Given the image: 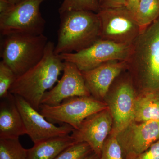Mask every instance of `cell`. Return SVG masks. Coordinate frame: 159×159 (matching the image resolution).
Listing matches in <instances>:
<instances>
[{
	"mask_svg": "<svg viewBox=\"0 0 159 159\" xmlns=\"http://www.w3.org/2000/svg\"><path fill=\"white\" fill-rule=\"evenodd\" d=\"M126 62L140 91H159V17L134 41Z\"/></svg>",
	"mask_w": 159,
	"mask_h": 159,
	"instance_id": "1",
	"label": "cell"
},
{
	"mask_svg": "<svg viewBox=\"0 0 159 159\" xmlns=\"http://www.w3.org/2000/svg\"><path fill=\"white\" fill-rule=\"evenodd\" d=\"M54 43L49 41L43 57L36 65L16 77L9 93L22 97L39 111L43 97L58 81L64 61L54 53Z\"/></svg>",
	"mask_w": 159,
	"mask_h": 159,
	"instance_id": "2",
	"label": "cell"
},
{
	"mask_svg": "<svg viewBox=\"0 0 159 159\" xmlns=\"http://www.w3.org/2000/svg\"><path fill=\"white\" fill-rule=\"evenodd\" d=\"M60 15L57 43L54 48L56 55L79 52L101 39L98 13L80 10L66 11Z\"/></svg>",
	"mask_w": 159,
	"mask_h": 159,
	"instance_id": "3",
	"label": "cell"
},
{
	"mask_svg": "<svg viewBox=\"0 0 159 159\" xmlns=\"http://www.w3.org/2000/svg\"><path fill=\"white\" fill-rule=\"evenodd\" d=\"M1 44L2 60L20 76L40 61L49 41L39 35L12 34L3 36Z\"/></svg>",
	"mask_w": 159,
	"mask_h": 159,
	"instance_id": "4",
	"label": "cell"
},
{
	"mask_svg": "<svg viewBox=\"0 0 159 159\" xmlns=\"http://www.w3.org/2000/svg\"><path fill=\"white\" fill-rule=\"evenodd\" d=\"M108 107L106 102L92 96H81L68 98L56 106L41 104L39 112L54 124H67L77 129L87 117Z\"/></svg>",
	"mask_w": 159,
	"mask_h": 159,
	"instance_id": "5",
	"label": "cell"
},
{
	"mask_svg": "<svg viewBox=\"0 0 159 159\" xmlns=\"http://www.w3.org/2000/svg\"><path fill=\"white\" fill-rule=\"evenodd\" d=\"M45 1L25 0L5 14L0 15L1 35L43 34L46 21L40 11V6Z\"/></svg>",
	"mask_w": 159,
	"mask_h": 159,
	"instance_id": "6",
	"label": "cell"
},
{
	"mask_svg": "<svg viewBox=\"0 0 159 159\" xmlns=\"http://www.w3.org/2000/svg\"><path fill=\"white\" fill-rule=\"evenodd\" d=\"M98 14L101 39L131 45L142 31L135 14L125 6L101 9Z\"/></svg>",
	"mask_w": 159,
	"mask_h": 159,
	"instance_id": "7",
	"label": "cell"
},
{
	"mask_svg": "<svg viewBox=\"0 0 159 159\" xmlns=\"http://www.w3.org/2000/svg\"><path fill=\"white\" fill-rule=\"evenodd\" d=\"M131 45L120 44L99 39L84 50L60 54L63 61L73 63L81 71L92 70L102 64L113 61H125L128 58Z\"/></svg>",
	"mask_w": 159,
	"mask_h": 159,
	"instance_id": "8",
	"label": "cell"
},
{
	"mask_svg": "<svg viewBox=\"0 0 159 159\" xmlns=\"http://www.w3.org/2000/svg\"><path fill=\"white\" fill-rule=\"evenodd\" d=\"M137 95L132 79L121 80L114 87L108 102H106L113 119L111 133L116 136L135 122Z\"/></svg>",
	"mask_w": 159,
	"mask_h": 159,
	"instance_id": "9",
	"label": "cell"
},
{
	"mask_svg": "<svg viewBox=\"0 0 159 159\" xmlns=\"http://www.w3.org/2000/svg\"><path fill=\"white\" fill-rule=\"evenodd\" d=\"M14 96L25 124L26 134L34 144L52 138L68 135L74 130V129L67 124L56 126L23 98Z\"/></svg>",
	"mask_w": 159,
	"mask_h": 159,
	"instance_id": "10",
	"label": "cell"
},
{
	"mask_svg": "<svg viewBox=\"0 0 159 159\" xmlns=\"http://www.w3.org/2000/svg\"><path fill=\"white\" fill-rule=\"evenodd\" d=\"M124 159L138 155L159 140V122H134L117 134Z\"/></svg>",
	"mask_w": 159,
	"mask_h": 159,
	"instance_id": "11",
	"label": "cell"
},
{
	"mask_svg": "<svg viewBox=\"0 0 159 159\" xmlns=\"http://www.w3.org/2000/svg\"><path fill=\"white\" fill-rule=\"evenodd\" d=\"M113 119L108 107L91 115L84 120L71 136L75 142H85L100 156L103 143L111 131Z\"/></svg>",
	"mask_w": 159,
	"mask_h": 159,
	"instance_id": "12",
	"label": "cell"
},
{
	"mask_svg": "<svg viewBox=\"0 0 159 159\" xmlns=\"http://www.w3.org/2000/svg\"><path fill=\"white\" fill-rule=\"evenodd\" d=\"M62 77L44 95L41 104L56 106L70 97L91 96L82 72L73 63L64 61Z\"/></svg>",
	"mask_w": 159,
	"mask_h": 159,
	"instance_id": "13",
	"label": "cell"
},
{
	"mask_svg": "<svg viewBox=\"0 0 159 159\" xmlns=\"http://www.w3.org/2000/svg\"><path fill=\"white\" fill-rule=\"evenodd\" d=\"M127 67L125 61H113L92 70L81 71L91 96L103 101L115 80L127 70Z\"/></svg>",
	"mask_w": 159,
	"mask_h": 159,
	"instance_id": "14",
	"label": "cell"
},
{
	"mask_svg": "<svg viewBox=\"0 0 159 159\" xmlns=\"http://www.w3.org/2000/svg\"><path fill=\"white\" fill-rule=\"evenodd\" d=\"M0 103V139H19L26 134L22 117L10 93L1 98Z\"/></svg>",
	"mask_w": 159,
	"mask_h": 159,
	"instance_id": "15",
	"label": "cell"
},
{
	"mask_svg": "<svg viewBox=\"0 0 159 159\" xmlns=\"http://www.w3.org/2000/svg\"><path fill=\"white\" fill-rule=\"evenodd\" d=\"M76 143L70 135L48 139L27 149V159H54L66 148Z\"/></svg>",
	"mask_w": 159,
	"mask_h": 159,
	"instance_id": "16",
	"label": "cell"
},
{
	"mask_svg": "<svg viewBox=\"0 0 159 159\" xmlns=\"http://www.w3.org/2000/svg\"><path fill=\"white\" fill-rule=\"evenodd\" d=\"M159 122V91L145 90L137 95L135 122Z\"/></svg>",
	"mask_w": 159,
	"mask_h": 159,
	"instance_id": "17",
	"label": "cell"
},
{
	"mask_svg": "<svg viewBox=\"0 0 159 159\" xmlns=\"http://www.w3.org/2000/svg\"><path fill=\"white\" fill-rule=\"evenodd\" d=\"M135 15L144 30L159 17V0H141Z\"/></svg>",
	"mask_w": 159,
	"mask_h": 159,
	"instance_id": "18",
	"label": "cell"
},
{
	"mask_svg": "<svg viewBox=\"0 0 159 159\" xmlns=\"http://www.w3.org/2000/svg\"><path fill=\"white\" fill-rule=\"evenodd\" d=\"M0 159H27V149L19 139H0Z\"/></svg>",
	"mask_w": 159,
	"mask_h": 159,
	"instance_id": "19",
	"label": "cell"
},
{
	"mask_svg": "<svg viewBox=\"0 0 159 159\" xmlns=\"http://www.w3.org/2000/svg\"><path fill=\"white\" fill-rule=\"evenodd\" d=\"M100 10L99 0H63L59 14L72 11H88L98 13Z\"/></svg>",
	"mask_w": 159,
	"mask_h": 159,
	"instance_id": "20",
	"label": "cell"
},
{
	"mask_svg": "<svg viewBox=\"0 0 159 159\" xmlns=\"http://www.w3.org/2000/svg\"><path fill=\"white\" fill-rule=\"evenodd\" d=\"M99 159H124L116 136L110 134L103 143Z\"/></svg>",
	"mask_w": 159,
	"mask_h": 159,
	"instance_id": "21",
	"label": "cell"
},
{
	"mask_svg": "<svg viewBox=\"0 0 159 159\" xmlns=\"http://www.w3.org/2000/svg\"><path fill=\"white\" fill-rule=\"evenodd\" d=\"M93 152L85 142H78L69 146L54 159H84Z\"/></svg>",
	"mask_w": 159,
	"mask_h": 159,
	"instance_id": "22",
	"label": "cell"
},
{
	"mask_svg": "<svg viewBox=\"0 0 159 159\" xmlns=\"http://www.w3.org/2000/svg\"><path fill=\"white\" fill-rule=\"evenodd\" d=\"M17 76L10 67L2 61L0 62V97H6L9 93L11 85Z\"/></svg>",
	"mask_w": 159,
	"mask_h": 159,
	"instance_id": "23",
	"label": "cell"
},
{
	"mask_svg": "<svg viewBox=\"0 0 159 159\" xmlns=\"http://www.w3.org/2000/svg\"><path fill=\"white\" fill-rule=\"evenodd\" d=\"M127 159H159V140L144 152Z\"/></svg>",
	"mask_w": 159,
	"mask_h": 159,
	"instance_id": "24",
	"label": "cell"
},
{
	"mask_svg": "<svg viewBox=\"0 0 159 159\" xmlns=\"http://www.w3.org/2000/svg\"><path fill=\"white\" fill-rule=\"evenodd\" d=\"M126 0H102L100 3V9L120 8L124 7Z\"/></svg>",
	"mask_w": 159,
	"mask_h": 159,
	"instance_id": "25",
	"label": "cell"
},
{
	"mask_svg": "<svg viewBox=\"0 0 159 159\" xmlns=\"http://www.w3.org/2000/svg\"><path fill=\"white\" fill-rule=\"evenodd\" d=\"M14 6L9 2V0H0V15L5 14L8 12Z\"/></svg>",
	"mask_w": 159,
	"mask_h": 159,
	"instance_id": "26",
	"label": "cell"
},
{
	"mask_svg": "<svg viewBox=\"0 0 159 159\" xmlns=\"http://www.w3.org/2000/svg\"><path fill=\"white\" fill-rule=\"evenodd\" d=\"M141 0H126L125 7L128 10L135 14Z\"/></svg>",
	"mask_w": 159,
	"mask_h": 159,
	"instance_id": "27",
	"label": "cell"
},
{
	"mask_svg": "<svg viewBox=\"0 0 159 159\" xmlns=\"http://www.w3.org/2000/svg\"><path fill=\"white\" fill-rule=\"evenodd\" d=\"M84 159H99V157L93 152Z\"/></svg>",
	"mask_w": 159,
	"mask_h": 159,
	"instance_id": "28",
	"label": "cell"
},
{
	"mask_svg": "<svg viewBox=\"0 0 159 159\" xmlns=\"http://www.w3.org/2000/svg\"><path fill=\"white\" fill-rule=\"evenodd\" d=\"M25 0H9V2L14 5H17L19 3L22 2Z\"/></svg>",
	"mask_w": 159,
	"mask_h": 159,
	"instance_id": "29",
	"label": "cell"
},
{
	"mask_svg": "<svg viewBox=\"0 0 159 159\" xmlns=\"http://www.w3.org/2000/svg\"><path fill=\"white\" fill-rule=\"evenodd\" d=\"M101 1H102V0H99V4H100V3H101Z\"/></svg>",
	"mask_w": 159,
	"mask_h": 159,
	"instance_id": "30",
	"label": "cell"
}]
</instances>
